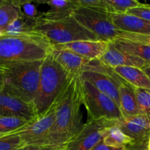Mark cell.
<instances>
[{
  "label": "cell",
  "mask_w": 150,
  "mask_h": 150,
  "mask_svg": "<svg viewBox=\"0 0 150 150\" xmlns=\"http://www.w3.org/2000/svg\"><path fill=\"white\" fill-rule=\"evenodd\" d=\"M124 150H125V149Z\"/></svg>",
  "instance_id": "ab89813d"
},
{
  "label": "cell",
  "mask_w": 150,
  "mask_h": 150,
  "mask_svg": "<svg viewBox=\"0 0 150 150\" xmlns=\"http://www.w3.org/2000/svg\"><path fill=\"white\" fill-rule=\"evenodd\" d=\"M51 54L55 61L58 62L70 76L81 75L84 69L92 62V60L68 50H57L53 48Z\"/></svg>",
  "instance_id": "2e32d148"
},
{
  "label": "cell",
  "mask_w": 150,
  "mask_h": 150,
  "mask_svg": "<svg viewBox=\"0 0 150 150\" xmlns=\"http://www.w3.org/2000/svg\"><path fill=\"white\" fill-rule=\"evenodd\" d=\"M43 60L0 66V71L4 80V89L13 95L34 103L39 86Z\"/></svg>",
  "instance_id": "3957f363"
},
{
  "label": "cell",
  "mask_w": 150,
  "mask_h": 150,
  "mask_svg": "<svg viewBox=\"0 0 150 150\" xmlns=\"http://www.w3.org/2000/svg\"><path fill=\"white\" fill-rule=\"evenodd\" d=\"M2 1H3V0H0V4H1V3L2 2Z\"/></svg>",
  "instance_id": "f35d334b"
},
{
  "label": "cell",
  "mask_w": 150,
  "mask_h": 150,
  "mask_svg": "<svg viewBox=\"0 0 150 150\" xmlns=\"http://www.w3.org/2000/svg\"><path fill=\"white\" fill-rule=\"evenodd\" d=\"M21 14V1L3 0L0 4V29L4 32L7 26Z\"/></svg>",
  "instance_id": "44dd1931"
},
{
  "label": "cell",
  "mask_w": 150,
  "mask_h": 150,
  "mask_svg": "<svg viewBox=\"0 0 150 150\" xmlns=\"http://www.w3.org/2000/svg\"><path fill=\"white\" fill-rule=\"evenodd\" d=\"M148 143L149 142H133L126 146L125 150H149Z\"/></svg>",
  "instance_id": "4dcf8cb0"
},
{
  "label": "cell",
  "mask_w": 150,
  "mask_h": 150,
  "mask_svg": "<svg viewBox=\"0 0 150 150\" xmlns=\"http://www.w3.org/2000/svg\"><path fill=\"white\" fill-rule=\"evenodd\" d=\"M110 42L101 40H79L52 45L54 49L68 50L89 60H98L108 49Z\"/></svg>",
  "instance_id": "4fadbf2b"
},
{
  "label": "cell",
  "mask_w": 150,
  "mask_h": 150,
  "mask_svg": "<svg viewBox=\"0 0 150 150\" xmlns=\"http://www.w3.org/2000/svg\"><path fill=\"white\" fill-rule=\"evenodd\" d=\"M4 77H3L2 73H1V71H0V90L4 89Z\"/></svg>",
  "instance_id": "e575fe53"
},
{
  "label": "cell",
  "mask_w": 150,
  "mask_h": 150,
  "mask_svg": "<svg viewBox=\"0 0 150 150\" xmlns=\"http://www.w3.org/2000/svg\"><path fill=\"white\" fill-rule=\"evenodd\" d=\"M81 93L82 102L87 111L89 120L117 121L123 119L118 105L82 77Z\"/></svg>",
  "instance_id": "8992f818"
},
{
  "label": "cell",
  "mask_w": 150,
  "mask_h": 150,
  "mask_svg": "<svg viewBox=\"0 0 150 150\" xmlns=\"http://www.w3.org/2000/svg\"><path fill=\"white\" fill-rule=\"evenodd\" d=\"M103 67L104 70L114 79L118 86L120 99V110L123 118L139 115L136 96L135 94V87L120 77L110 67Z\"/></svg>",
  "instance_id": "7c38bea8"
},
{
  "label": "cell",
  "mask_w": 150,
  "mask_h": 150,
  "mask_svg": "<svg viewBox=\"0 0 150 150\" xmlns=\"http://www.w3.org/2000/svg\"><path fill=\"white\" fill-rule=\"evenodd\" d=\"M81 77L92 83L98 90L111 98L120 108L118 86L115 81L104 70L98 60L92 61L81 74Z\"/></svg>",
  "instance_id": "8fae6325"
},
{
  "label": "cell",
  "mask_w": 150,
  "mask_h": 150,
  "mask_svg": "<svg viewBox=\"0 0 150 150\" xmlns=\"http://www.w3.org/2000/svg\"><path fill=\"white\" fill-rule=\"evenodd\" d=\"M36 150H66V144L64 145H46L40 147Z\"/></svg>",
  "instance_id": "d6a6232c"
},
{
  "label": "cell",
  "mask_w": 150,
  "mask_h": 150,
  "mask_svg": "<svg viewBox=\"0 0 150 150\" xmlns=\"http://www.w3.org/2000/svg\"><path fill=\"white\" fill-rule=\"evenodd\" d=\"M33 31L45 36L52 45L79 40H98L73 16L57 21H38Z\"/></svg>",
  "instance_id": "5b68a950"
},
{
  "label": "cell",
  "mask_w": 150,
  "mask_h": 150,
  "mask_svg": "<svg viewBox=\"0 0 150 150\" xmlns=\"http://www.w3.org/2000/svg\"><path fill=\"white\" fill-rule=\"evenodd\" d=\"M111 69L135 88L150 90V79L142 69L135 67H116Z\"/></svg>",
  "instance_id": "d6986e66"
},
{
  "label": "cell",
  "mask_w": 150,
  "mask_h": 150,
  "mask_svg": "<svg viewBox=\"0 0 150 150\" xmlns=\"http://www.w3.org/2000/svg\"><path fill=\"white\" fill-rule=\"evenodd\" d=\"M139 114L144 115L150 121V90L135 88Z\"/></svg>",
  "instance_id": "484cf974"
},
{
  "label": "cell",
  "mask_w": 150,
  "mask_h": 150,
  "mask_svg": "<svg viewBox=\"0 0 150 150\" xmlns=\"http://www.w3.org/2000/svg\"><path fill=\"white\" fill-rule=\"evenodd\" d=\"M113 121L88 120L81 130L66 144V150H91L103 140L105 129Z\"/></svg>",
  "instance_id": "9c48e42d"
},
{
  "label": "cell",
  "mask_w": 150,
  "mask_h": 150,
  "mask_svg": "<svg viewBox=\"0 0 150 150\" xmlns=\"http://www.w3.org/2000/svg\"><path fill=\"white\" fill-rule=\"evenodd\" d=\"M111 19L119 31L132 33H150V21L127 13H110Z\"/></svg>",
  "instance_id": "ac0fdd59"
},
{
  "label": "cell",
  "mask_w": 150,
  "mask_h": 150,
  "mask_svg": "<svg viewBox=\"0 0 150 150\" xmlns=\"http://www.w3.org/2000/svg\"><path fill=\"white\" fill-rule=\"evenodd\" d=\"M24 146L17 134H10L0 137V150H13Z\"/></svg>",
  "instance_id": "4316f807"
},
{
  "label": "cell",
  "mask_w": 150,
  "mask_h": 150,
  "mask_svg": "<svg viewBox=\"0 0 150 150\" xmlns=\"http://www.w3.org/2000/svg\"><path fill=\"white\" fill-rule=\"evenodd\" d=\"M148 147H149V150H150V138L149 139V143H148Z\"/></svg>",
  "instance_id": "74e56055"
},
{
  "label": "cell",
  "mask_w": 150,
  "mask_h": 150,
  "mask_svg": "<svg viewBox=\"0 0 150 150\" xmlns=\"http://www.w3.org/2000/svg\"><path fill=\"white\" fill-rule=\"evenodd\" d=\"M21 9L22 14L32 19L38 20L40 15H38L36 6L32 4V1H21Z\"/></svg>",
  "instance_id": "f1b7e54d"
},
{
  "label": "cell",
  "mask_w": 150,
  "mask_h": 150,
  "mask_svg": "<svg viewBox=\"0 0 150 150\" xmlns=\"http://www.w3.org/2000/svg\"><path fill=\"white\" fill-rule=\"evenodd\" d=\"M109 13H126L130 9L141 4L136 0H105Z\"/></svg>",
  "instance_id": "d4e9b609"
},
{
  "label": "cell",
  "mask_w": 150,
  "mask_h": 150,
  "mask_svg": "<svg viewBox=\"0 0 150 150\" xmlns=\"http://www.w3.org/2000/svg\"><path fill=\"white\" fill-rule=\"evenodd\" d=\"M127 14L133 15V16H138L139 18L145 19L150 21V5L141 3L140 5L135 8L130 9L127 10Z\"/></svg>",
  "instance_id": "f546056e"
},
{
  "label": "cell",
  "mask_w": 150,
  "mask_h": 150,
  "mask_svg": "<svg viewBox=\"0 0 150 150\" xmlns=\"http://www.w3.org/2000/svg\"><path fill=\"white\" fill-rule=\"evenodd\" d=\"M74 1L77 7L100 9L108 12L105 0H74Z\"/></svg>",
  "instance_id": "83f0119b"
},
{
  "label": "cell",
  "mask_w": 150,
  "mask_h": 150,
  "mask_svg": "<svg viewBox=\"0 0 150 150\" xmlns=\"http://www.w3.org/2000/svg\"><path fill=\"white\" fill-rule=\"evenodd\" d=\"M41 146H23L21 147L17 148L16 149L13 150H36L39 149Z\"/></svg>",
  "instance_id": "836d02e7"
},
{
  "label": "cell",
  "mask_w": 150,
  "mask_h": 150,
  "mask_svg": "<svg viewBox=\"0 0 150 150\" xmlns=\"http://www.w3.org/2000/svg\"><path fill=\"white\" fill-rule=\"evenodd\" d=\"M73 16L86 29L92 32L98 40L112 42L117 38L120 31L105 10L89 7H77Z\"/></svg>",
  "instance_id": "52a82bcc"
},
{
  "label": "cell",
  "mask_w": 150,
  "mask_h": 150,
  "mask_svg": "<svg viewBox=\"0 0 150 150\" xmlns=\"http://www.w3.org/2000/svg\"><path fill=\"white\" fill-rule=\"evenodd\" d=\"M110 42L117 49L136 56L150 64V45H144L120 39H116Z\"/></svg>",
  "instance_id": "ffe728a7"
},
{
  "label": "cell",
  "mask_w": 150,
  "mask_h": 150,
  "mask_svg": "<svg viewBox=\"0 0 150 150\" xmlns=\"http://www.w3.org/2000/svg\"><path fill=\"white\" fill-rule=\"evenodd\" d=\"M56 119L47 145H64L83 127L81 75L70 76L54 103Z\"/></svg>",
  "instance_id": "6da1fadb"
},
{
  "label": "cell",
  "mask_w": 150,
  "mask_h": 150,
  "mask_svg": "<svg viewBox=\"0 0 150 150\" xmlns=\"http://www.w3.org/2000/svg\"><path fill=\"white\" fill-rule=\"evenodd\" d=\"M142 70L145 72V73L149 76V78L150 79V64H148L147 66H146V67L144 69H142Z\"/></svg>",
  "instance_id": "d590c367"
},
{
  "label": "cell",
  "mask_w": 150,
  "mask_h": 150,
  "mask_svg": "<svg viewBox=\"0 0 150 150\" xmlns=\"http://www.w3.org/2000/svg\"><path fill=\"white\" fill-rule=\"evenodd\" d=\"M103 142L107 146L125 148L127 145L133 142V140L116 125L113 121L112 125L105 129Z\"/></svg>",
  "instance_id": "7402d4cb"
},
{
  "label": "cell",
  "mask_w": 150,
  "mask_h": 150,
  "mask_svg": "<svg viewBox=\"0 0 150 150\" xmlns=\"http://www.w3.org/2000/svg\"><path fill=\"white\" fill-rule=\"evenodd\" d=\"M98 62L102 65L111 68L116 67H135L144 69L149 64L147 62L136 56L117 49L111 42L108 49L98 59Z\"/></svg>",
  "instance_id": "9a60e30c"
},
{
  "label": "cell",
  "mask_w": 150,
  "mask_h": 150,
  "mask_svg": "<svg viewBox=\"0 0 150 150\" xmlns=\"http://www.w3.org/2000/svg\"><path fill=\"white\" fill-rule=\"evenodd\" d=\"M0 116L17 117L31 121L38 116L33 102L3 89L0 90Z\"/></svg>",
  "instance_id": "30bf717a"
},
{
  "label": "cell",
  "mask_w": 150,
  "mask_h": 150,
  "mask_svg": "<svg viewBox=\"0 0 150 150\" xmlns=\"http://www.w3.org/2000/svg\"><path fill=\"white\" fill-rule=\"evenodd\" d=\"M52 44L41 34L32 31L0 38V66L43 60L51 53Z\"/></svg>",
  "instance_id": "7a4b0ae2"
},
{
  "label": "cell",
  "mask_w": 150,
  "mask_h": 150,
  "mask_svg": "<svg viewBox=\"0 0 150 150\" xmlns=\"http://www.w3.org/2000/svg\"><path fill=\"white\" fill-rule=\"evenodd\" d=\"M114 123L127 136L131 138L133 142H149L150 121L146 116L139 114L114 121Z\"/></svg>",
  "instance_id": "5bb4252c"
},
{
  "label": "cell",
  "mask_w": 150,
  "mask_h": 150,
  "mask_svg": "<svg viewBox=\"0 0 150 150\" xmlns=\"http://www.w3.org/2000/svg\"><path fill=\"white\" fill-rule=\"evenodd\" d=\"M55 119V106L53 104L43 114L38 115L12 134L18 135L24 146H46Z\"/></svg>",
  "instance_id": "ba28073f"
},
{
  "label": "cell",
  "mask_w": 150,
  "mask_h": 150,
  "mask_svg": "<svg viewBox=\"0 0 150 150\" xmlns=\"http://www.w3.org/2000/svg\"><path fill=\"white\" fill-rule=\"evenodd\" d=\"M125 148H118V147H112L105 145L103 143V140L98 144L93 149L91 150H124Z\"/></svg>",
  "instance_id": "1f68e13d"
},
{
  "label": "cell",
  "mask_w": 150,
  "mask_h": 150,
  "mask_svg": "<svg viewBox=\"0 0 150 150\" xmlns=\"http://www.w3.org/2000/svg\"><path fill=\"white\" fill-rule=\"evenodd\" d=\"M37 23L36 19L29 18L21 14L18 18L7 26L4 30V36H16L32 32Z\"/></svg>",
  "instance_id": "603a6c76"
},
{
  "label": "cell",
  "mask_w": 150,
  "mask_h": 150,
  "mask_svg": "<svg viewBox=\"0 0 150 150\" xmlns=\"http://www.w3.org/2000/svg\"><path fill=\"white\" fill-rule=\"evenodd\" d=\"M70 76L50 54L42 62L39 86L34 104L38 115L43 114L55 102Z\"/></svg>",
  "instance_id": "277c9868"
},
{
  "label": "cell",
  "mask_w": 150,
  "mask_h": 150,
  "mask_svg": "<svg viewBox=\"0 0 150 150\" xmlns=\"http://www.w3.org/2000/svg\"><path fill=\"white\" fill-rule=\"evenodd\" d=\"M49 7L48 11L40 14L38 21H57L73 16L77 7L74 0H50L42 1Z\"/></svg>",
  "instance_id": "e0dca14e"
},
{
  "label": "cell",
  "mask_w": 150,
  "mask_h": 150,
  "mask_svg": "<svg viewBox=\"0 0 150 150\" xmlns=\"http://www.w3.org/2000/svg\"><path fill=\"white\" fill-rule=\"evenodd\" d=\"M4 37V30H2L1 29H0V38Z\"/></svg>",
  "instance_id": "8d00e7d4"
},
{
  "label": "cell",
  "mask_w": 150,
  "mask_h": 150,
  "mask_svg": "<svg viewBox=\"0 0 150 150\" xmlns=\"http://www.w3.org/2000/svg\"><path fill=\"white\" fill-rule=\"evenodd\" d=\"M28 122L29 121L21 118L0 116V137L12 134Z\"/></svg>",
  "instance_id": "cb8c5ba5"
}]
</instances>
